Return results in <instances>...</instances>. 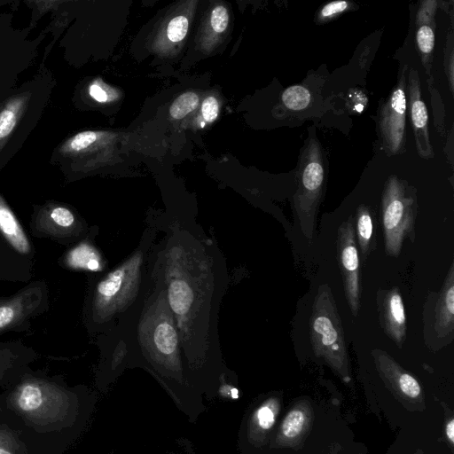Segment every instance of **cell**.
Returning <instances> with one entry per match:
<instances>
[{"label": "cell", "mask_w": 454, "mask_h": 454, "mask_svg": "<svg viewBox=\"0 0 454 454\" xmlns=\"http://www.w3.org/2000/svg\"><path fill=\"white\" fill-rule=\"evenodd\" d=\"M89 91H90V95L98 102L103 103V102H106L109 100V97H108L106 91L98 82L92 83L90 86Z\"/></svg>", "instance_id": "obj_30"}, {"label": "cell", "mask_w": 454, "mask_h": 454, "mask_svg": "<svg viewBox=\"0 0 454 454\" xmlns=\"http://www.w3.org/2000/svg\"><path fill=\"white\" fill-rule=\"evenodd\" d=\"M414 454H423V451L421 450H417Z\"/></svg>", "instance_id": "obj_33"}, {"label": "cell", "mask_w": 454, "mask_h": 454, "mask_svg": "<svg viewBox=\"0 0 454 454\" xmlns=\"http://www.w3.org/2000/svg\"><path fill=\"white\" fill-rule=\"evenodd\" d=\"M330 454H336V453H334V452L333 451V449H332V450H331V453H330Z\"/></svg>", "instance_id": "obj_34"}, {"label": "cell", "mask_w": 454, "mask_h": 454, "mask_svg": "<svg viewBox=\"0 0 454 454\" xmlns=\"http://www.w3.org/2000/svg\"><path fill=\"white\" fill-rule=\"evenodd\" d=\"M281 98L288 109L298 111L309 106L311 95L306 87L294 85L283 91Z\"/></svg>", "instance_id": "obj_20"}, {"label": "cell", "mask_w": 454, "mask_h": 454, "mask_svg": "<svg viewBox=\"0 0 454 454\" xmlns=\"http://www.w3.org/2000/svg\"><path fill=\"white\" fill-rule=\"evenodd\" d=\"M408 66L400 71L398 82L380 107L378 127L383 148L387 155L405 151Z\"/></svg>", "instance_id": "obj_8"}, {"label": "cell", "mask_w": 454, "mask_h": 454, "mask_svg": "<svg viewBox=\"0 0 454 454\" xmlns=\"http://www.w3.org/2000/svg\"><path fill=\"white\" fill-rule=\"evenodd\" d=\"M66 263L68 267L76 270L89 271H99L102 270L100 254L94 247L82 242L71 249L66 256Z\"/></svg>", "instance_id": "obj_18"}, {"label": "cell", "mask_w": 454, "mask_h": 454, "mask_svg": "<svg viewBox=\"0 0 454 454\" xmlns=\"http://www.w3.org/2000/svg\"><path fill=\"white\" fill-rule=\"evenodd\" d=\"M19 406L25 411H31L40 407L43 403L41 389L33 384L23 387L19 397Z\"/></svg>", "instance_id": "obj_23"}, {"label": "cell", "mask_w": 454, "mask_h": 454, "mask_svg": "<svg viewBox=\"0 0 454 454\" xmlns=\"http://www.w3.org/2000/svg\"><path fill=\"white\" fill-rule=\"evenodd\" d=\"M419 211L416 190L406 181L391 176L381 196L380 218L385 253L398 257L403 242L415 239V221Z\"/></svg>", "instance_id": "obj_3"}, {"label": "cell", "mask_w": 454, "mask_h": 454, "mask_svg": "<svg viewBox=\"0 0 454 454\" xmlns=\"http://www.w3.org/2000/svg\"><path fill=\"white\" fill-rule=\"evenodd\" d=\"M0 231L20 254H28L30 244L16 216L0 197Z\"/></svg>", "instance_id": "obj_17"}, {"label": "cell", "mask_w": 454, "mask_h": 454, "mask_svg": "<svg viewBox=\"0 0 454 454\" xmlns=\"http://www.w3.org/2000/svg\"><path fill=\"white\" fill-rule=\"evenodd\" d=\"M312 350L340 377L350 379V362L342 322L328 284L318 286L309 318Z\"/></svg>", "instance_id": "obj_2"}, {"label": "cell", "mask_w": 454, "mask_h": 454, "mask_svg": "<svg viewBox=\"0 0 454 454\" xmlns=\"http://www.w3.org/2000/svg\"><path fill=\"white\" fill-rule=\"evenodd\" d=\"M382 331L401 348L406 339V316L402 294L397 286L380 289L376 294Z\"/></svg>", "instance_id": "obj_12"}, {"label": "cell", "mask_w": 454, "mask_h": 454, "mask_svg": "<svg viewBox=\"0 0 454 454\" xmlns=\"http://www.w3.org/2000/svg\"><path fill=\"white\" fill-rule=\"evenodd\" d=\"M204 249L172 245L166 253L165 289L180 340H207L213 276Z\"/></svg>", "instance_id": "obj_1"}, {"label": "cell", "mask_w": 454, "mask_h": 454, "mask_svg": "<svg viewBox=\"0 0 454 454\" xmlns=\"http://www.w3.org/2000/svg\"><path fill=\"white\" fill-rule=\"evenodd\" d=\"M423 337L425 345L434 352L454 340V263L447 271L441 290L430 292L424 302Z\"/></svg>", "instance_id": "obj_7"}, {"label": "cell", "mask_w": 454, "mask_h": 454, "mask_svg": "<svg viewBox=\"0 0 454 454\" xmlns=\"http://www.w3.org/2000/svg\"><path fill=\"white\" fill-rule=\"evenodd\" d=\"M407 108L413 128L419 156L431 159L434 153L428 133V114L421 95V83L419 73L411 68L407 74Z\"/></svg>", "instance_id": "obj_11"}, {"label": "cell", "mask_w": 454, "mask_h": 454, "mask_svg": "<svg viewBox=\"0 0 454 454\" xmlns=\"http://www.w3.org/2000/svg\"><path fill=\"white\" fill-rule=\"evenodd\" d=\"M46 216L45 220H41L40 224L51 231H69L75 223L74 214L64 207H53Z\"/></svg>", "instance_id": "obj_19"}, {"label": "cell", "mask_w": 454, "mask_h": 454, "mask_svg": "<svg viewBox=\"0 0 454 454\" xmlns=\"http://www.w3.org/2000/svg\"><path fill=\"white\" fill-rule=\"evenodd\" d=\"M445 414H447L445 412ZM445 435L447 440L450 442V445L454 444V418L451 411H448L447 417L445 419Z\"/></svg>", "instance_id": "obj_31"}, {"label": "cell", "mask_w": 454, "mask_h": 454, "mask_svg": "<svg viewBox=\"0 0 454 454\" xmlns=\"http://www.w3.org/2000/svg\"><path fill=\"white\" fill-rule=\"evenodd\" d=\"M137 333L138 340L145 349L162 357L176 356L180 337L165 289L151 297L145 307Z\"/></svg>", "instance_id": "obj_6"}, {"label": "cell", "mask_w": 454, "mask_h": 454, "mask_svg": "<svg viewBox=\"0 0 454 454\" xmlns=\"http://www.w3.org/2000/svg\"><path fill=\"white\" fill-rule=\"evenodd\" d=\"M337 262L340 271L347 302L353 316L360 309V258L354 230V216L350 215L338 227Z\"/></svg>", "instance_id": "obj_9"}, {"label": "cell", "mask_w": 454, "mask_h": 454, "mask_svg": "<svg viewBox=\"0 0 454 454\" xmlns=\"http://www.w3.org/2000/svg\"><path fill=\"white\" fill-rule=\"evenodd\" d=\"M371 354L380 377L394 395L403 403L423 408L425 398L419 381L386 351L374 348Z\"/></svg>", "instance_id": "obj_10"}, {"label": "cell", "mask_w": 454, "mask_h": 454, "mask_svg": "<svg viewBox=\"0 0 454 454\" xmlns=\"http://www.w3.org/2000/svg\"><path fill=\"white\" fill-rule=\"evenodd\" d=\"M188 25V20L186 17L183 15L175 17L168 25V38L174 43L182 41L186 35Z\"/></svg>", "instance_id": "obj_25"}, {"label": "cell", "mask_w": 454, "mask_h": 454, "mask_svg": "<svg viewBox=\"0 0 454 454\" xmlns=\"http://www.w3.org/2000/svg\"><path fill=\"white\" fill-rule=\"evenodd\" d=\"M313 418V408L309 401L296 403L281 422L276 439L278 445L300 448L310 430Z\"/></svg>", "instance_id": "obj_13"}, {"label": "cell", "mask_w": 454, "mask_h": 454, "mask_svg": "<svg viewBox=\"0 0 454 454\" xmlns=\"http://www.w3.org/2000/svg\"><path fill=\"white\" fill-rule=\"evenodd\" d=\"M142 262V253L137 252L98 283L92 304L96 322L111 319L134 301L141 281Z\"/></svg>", "instance_id": "obj_5"}, {"label": "cell", "mask_w": 454, "mask_h": 454, "mask_svg": "<svg viewBox=\"0 0 454 454\" xmlns=\"http://www.w3.org/2000/svg\"><path fill=\"white\" fill-rule=\"evenodd\" d=\"M0 454H12V453L5 450L0 449Z\"/></svg>", "instance_id": "obj_32"}, {"label": "cell", "mask_w": 454, "mask_h": 454, "mask_svg": "<svg viewBox=\"0 0 454 454\" xmlns=\"http://www.w3.org/2000/svg\"><path fill=\"white\" fill-rule=\"evenodd\" d=\"M42 291L27 288L17 295L0 301V331L14 326L27 317L39 306Z\"/></svg>", "instance_id": "obj_14"}, {"label": "cell", "mask_w": 454, "mask_h": 454, "mask_svg": "<svg viewBox=\"0 0 454 454\" xmlns=\"http://www.w3.org/2000/svg\"><path fill=\"white\" fill-rule=\"evenodd\" d=\"M98 137V132L83 131L74 136L70 142V148L74 151H81L92 145Z\"/></svg>", "instance_id": "obj_27"}, {"label": "cell", "mask_w": 454, "mask_h": 454, "mask_svg": "<svg viewBox=\"0 0 454 454\" xmlns=\"http://www.w3.org/2000/svg\"><path fill=\"white\" fill-rule=\"evenodd\" d=\"M211 26L214 31L222 33L225 30L229 22V14L225 7L216 6L211 13Z\"/></svg>", "instance_id": "obj_26"}, {"label": "cell", "mask_w": 454, "mask_h": 454, "mask_svg": "<svg viewBox=\"0 0 454 454\" xmlns=\"http://www.w3.org/2000/svg\"><path fill=\"white\" fill-rule=\"evenodd\" d=\"M354 230L358 254L363 262H365L377 247L374 235L375 219L370 207L359 205L354 217Z\"/></svg>", "instance_id": "obj_16"}, {"label": "cell", "mask_w": 454, "mask_h": 454, "mask_svg": "<svg viewBox=\"0 0 454 454\" xmlns=\"http://www.w3.org/2000/svg\"><path fill=\"white\" fill-rule=\"evenodd\" d=\"M280 408L276 397L268 399L256 411L255 424L263 432L269 431L274 425Z\"/></svg>", "instance_id": "obj_21"}, {"label": "cell", "mask_w": 454, "mask_h": 454, "mask_svg": "<svg viewBox=\"0 0 454 454\" xmlns=\"http://www.w3.org/2000/svg\"><path fill=\"white\" fill-rule=\"evenodd\" d=\"M325 184V163L321 145L315 136L310 137L301 159L298 189L293 197V207L303 236L312 239L316 218Z\"/></svg>", "instance_id": "obj_4"}, {"label": "cell", "mask_w": 454, "mask_h": 454, "mask_svg": "<svg viewBox=\"0 0 454 454\" xmlns=\"http://www.w3.org/2000/svg\"><path fill=\"white\" fill-rule=\"evenodd\" d=\"M219 106L215 97H207L202 103L201 112L204 120L207 122L213 121L218 114Z\"/></svg>", "instance_id": "obj_29"}, {"label": "cell", "mask_w": 454, "mask_h": 454, "mask_svg": "<svg viewBox=\"0 0 454 454\" xmlns=\"http://www.w3.org/2000/svg\"><path fill=\"white\" fill-rule=\"evenodd\" d=\"M16 123V114L10 108L0 113V138L8 136Z\"/></svg>", "instance_id": "obj_28"}, {"label": "cell", "mask_w": 454, "mask_h": 454, "mask_svg": "<svg viewBox=\"0 0 454 454\" xmlns=\"http://www.w3.org/2000/svg\"><path fill=\"white\" fill-rule=\"evenodd\" d=\"M349 5L350 3L344 0L330 2L320 9L317 15V20L318 22L328 21L347 11L349 8Z\"/></svg>", "instance_id": "obj_24"}, {"label": "cell", "mask_w": 454, "mask_h": 454, "mask_svg": "<svg viewBox=\"0 0 454 454\" xmlns=\"http://www.w3.org/2000/svg\"><path fill=\"white\" fill-rule=\"evenodd\" d=\"M435 1L421 3L416 17V42L427 74L430 76L432 53L434 46Z\"/></svg>", "instance_id": "obj_15"}, {"label": "cell", "mask_w": 454, "mask_h": 454, "mask_svg": "<svg viewBox=\"0 0 454 454\" xmlns=\"http://www.w3.org/2000/svg\"><path fill=\"white\" fill-rule=\"evenodd\" d=\"M199 105V97L196 93L188 91L180 95L171 105L170 115L180 120L192 112Z\"/></svg>", "instance_id": "obj_22"}]
</instances>
